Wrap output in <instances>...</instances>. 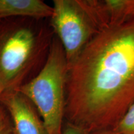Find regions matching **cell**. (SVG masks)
Returning a JSON list of instances; mask_svg holds the SVG:
<instances>
[{"instance_id":"cell-2","label":"cell","mask_w":134,"mask_h":134,"mask_svg":"<svg viewBox=\"0 0 134 134\" xmlns=\"http://www.w3.org/2000/svg\"><path fill=\"white\" fill-rule=\"evenodd\" d=\"M68 71L64 48L55 38L38 74L17 90L36 107L48 134L63 133Z\"/></svg>"},{"instance_id":"cell-1","label":"cell","mask_w":134,"mask_h":134,"mask_svg":"<svg viewBox=\"0 0 134 134\" xmlns=\"http://www.w3.org/2000/svg\"><path fill=\"white\" fill-rule=\"evenodd\" d=\"M134 103V19L100 29L68 65L65 123L113 130Z\"/></svg>"},{"instance_id":"cell-5","label":"cell","mask_w":134,"mask_h":134,"mask_svg":"<svg viewBox=\"0 0 134 134\" xmlns=\"http://www.w3.org/2000/svg\"><path fill=\"white\" fill-rule=\"evenodd\" d=\"M0 104L9 114L17 134H48L34 105L19 91L4 92Z\"/></svg>"},{"instance_id":"cell-7","label":"cell","mask_w":134,"mask_h":134,"mask_svg":"<svg viewBox=\"0 0 134 134\" xmlns=\"http://www.w3.org/2000/svg\"><path fill=\"white\" fill-rule=\"evenodd\" d=\"M113 130L117 134H134V103Z\"/></svg>"},{"instance_id":"cell-11","label":"cell","mask_w":134,"mask_h":134,"mask_svg":"<svg viewBox=\"0 0 134 134\" xmlns=\"http://www.w3.org/2000/svg\"><path fill=\"white\" fill-rule=\"evenodd\" d=\"M13 134H17V133H16V131H15V130H14V133H13Z\"/></svg>"},{"instance_id":"cell-8","label":"cell","mask_w":134,"mask_h":134,"mask_svg":"<svg viewBox=\"0 0 134 134\" xmlns=\"http://www.w3.org/2000/svg\"><path fill=\"white\" fill-rule=\"evenodd\" d=\"M14 127L6 110L0 104V134H13Z\"/></svg>"},{"instance_id":"cell-3","label":"cell","mask_w":134,"mask_h":134,"mask_svg":"<svg viewBox=\"0 0 134 134\" xmlns=\"http://www.w3.org/2000/svg\"><path fill=\"white\" fill-rule=\"evenodd\" d=\"M42 42L28 24L0 21V96L24 85L44 48Z\"/></svg>"},{"instance_id":"cell-9","label":"cell","mask_w":134,"mask_h":134,"mask_svg":"<svg viewBox=\"0 0 134 134\" xmlns=\"http://www.w3.org/2000/svg\"><path fill=\"white\" fill-rule=\"evenodd\" d=\"M62 134H87L83 130L70 124L65 123L63 126Z\"/></svg>"},{"instance_id":"cell-10","label":"cell","mask_w":134,"mask_h":134,"mask_svg":"<svg viewBox=\"0 0 134 134\" xmlns=\"http://www.w3.org/2000/svg\"><path fill=\"white\" fill-rule=\"evenodd\" d=\"M91 134H117L114 130H108V131H104V132H97V133H94Z\"/></svg>"},{"instance_id":"cell-4","label":"cell","mask_w":134,"mask_h":134,"mask_svg":"<svg viewBox=\"0 0 134 134\" xmlns=\"http://www.w3.org/2000/svg\"><path fill=\"white\" fill-rule=\"evenodd\" d=\"M51 26L64 48L68 65L99 31L92 0H53Z\"/></svg>"},{"instance_id":"cell-6","label":"cell","mask_w":134,"mask_h":134,"mask_svg":"<svg viewBox=\"0 0 134 134\" xmlns=\"http://www.w3.org/2000/svg\"><path fill=\"white\" fill-rule=\"evenodd\" d=\"M53 8L41 0H0V21L11 18H50Z\"/></svg>"}]
</instances>
